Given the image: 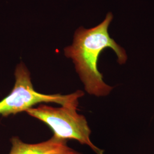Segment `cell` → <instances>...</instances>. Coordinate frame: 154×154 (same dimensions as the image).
<instances>
[{
    "instance_id": "cell-1",
    "label": "cell",
    "mask_w": 154,
    "mask_h": 154,
    "mask_svg": "<svg viewBox=\"0 0 154 154\" xmlns=\"http://www.w3.org/2000/svg\"><path fill=\"white\" fill-rule=\"evenodd\" d=\"M112 19V14L109 13L104 21L97 26L89 29L78 28L72 44L64 49L66 57L72 60L86 92L97 97H107L114 89L103 81L98 69L101 52L107 48L113 50L119 65L125 64L128 59L126 50L109 35L108 29Z\"/></svg>"
},
{
    "instance_id": "cell-2",
    "label": "cell",
    "mask_w": 154,
    "mask_h": 154,
    "mask_svg": "<svg viewBox=\"0 0 154 154\" xmlns=\"http://www.w3.org/2000/svg\"><path fill=\"white\" fill-rule=\"evenodd\" d=\"M15 84L11 93L0 101V115L7 116L26 111L41 103H55L63 106L78 107L79 99L85 95L77 90L67 95L44 94L33 88L30 73L23 63H20L15 70Z\"/></svg>"
},
{
    "instance_id": "cell-3",
    "label": "cell",
    "mask_w": 154,
    "mask_h": 154,
    "mask_svg": "<svg viewBox=\"0 0 154 154\" xmlns=\"http://www.w3.org/2000/svg\"><path fill=\"white\" fill-rule=\"evenodd\" d=\"M25 112L49 127L55 138L76 140L88 146L96 154H105L103 149L96 146L91 140V131L88 121L85 116L77 112V107L63 106L55 107L41 104Z\"/></svg>"
},
{
    "instance_id": "cell-4",
    "label": "cell",
    "mask_w": 154,
    "mask_h": 154,
    "mask_svg": "<svg viewBox=\"0 0 154 154\" xmlns=\"http://www.w3.org/2000/svg\"><path fill=\"white\" fill-rule=\"evenodd\" d=\"M11 142L9 154H75L78 152L70 148L66 140L54 136L46 141L35 144L25 143L17 137L11 138Z\"/></svg>"
},
{
    "instance_id": "cell-5",
    "label": "cell",
    "mask_w": 154,
    "mask_h": 154,
    "mask_svg": "<svg viewBox=\"0 0 154 154\" xmlns=\"http://www.w3.org/2000/svg\"><path fill=\"white\" fill-rule=\"evenodd\" d=\"M82 154V153H81V152H77V154Z\"/></svg>"
}]
</instances>
